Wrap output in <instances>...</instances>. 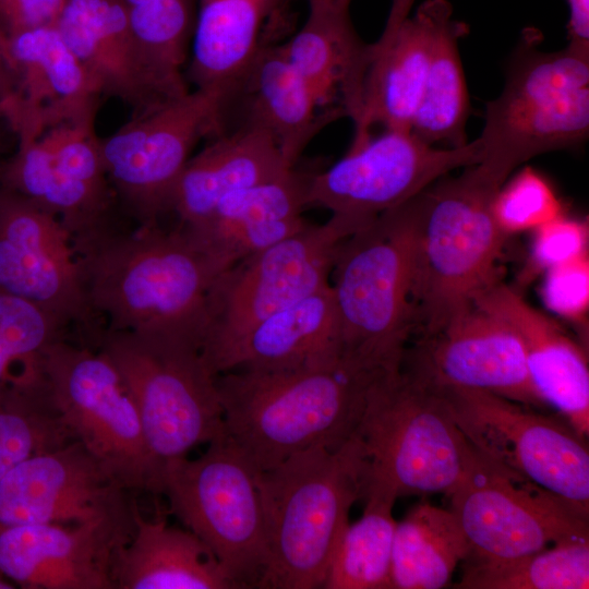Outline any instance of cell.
<instances>
[{"label":"cell","instance_id":"obj_22","mask_svg":"<svg viewBox=\"0 0 589 589\" xmlns=\"http://www.w3.org/2000/svg\"><path fill=\"white\" fill-rule=\"evenodd\" d=\"M129 538L97 524L0 528V573L24 589H115V555Z\"/></svg>","mask_w":589,"mask_h":589},{"label":"cell","instance_id":"obj_18","mask_svg":"<svg viewBox=\"0 0 589 589\" xmlns=\"http://www.w3.org/2000/svg\"><path fill=\"white\" fill-rule=\"evenodd\" d=\"M401 366L436 386L484 390L543 408L529 380L519 334L474 304L418 347L407 348Z\"/></svg>","mask_w":589,"mask_h":589},{"label":"cell","instance_id":"obj_42","mask_svg":"<svg viewBox=\"0 0 589 589\" xmlns=\"http://www.w3.org/2000/svg\"><path fill=\"white\" fill-rule=\"evenodd\" d=\"M64 0H0V31L5 36L53 25Z\"/></svg>","mask_w":589,"mask_h":589},{"label":"cell","instance_id":"obj_7","mask_svg":"<svg viewBox=\"0 0 589 589\" xmlns=\"http://www.w3.org/2000/svg\"><path fill=\"white\" fill-rule=\"evenodd\" d=\"M97 349L118 370L137 408L159 470L226 435L216 375L188 339L104 329Z\"/></svg>","mask_w":589,"mask_h":589},{"label":"cell","instance_id":"obj_31","mask_svg":"<svg viewBox=\"0 0 589 589\" xmlns=\"http://www.w3.org/2000/svg\"><path fill=\"white\" fill-rule=\"evenodd\" d=\"M0 187L56 216L72 241L113 225V196L94 192L62 173L39 139H21L0 161Z\"/></svg>","mask_w":589,"mask_h":589},{"label":"cell","instance_id":"obj_13","mask_svg":"<svg viewBox=\"0 0 589 589\" xmlns=\"http://www.w3.org/2000/svg\"><path fill=\"white\" fill-rule=\"evenodd\" d=\"M447 496L470 548L465 561L503 562L553 544L589 540L588 519L553 493L501 469L476 450Z\"/></svg>","mask_w":589,"mask_h":589},{"label":"cell","instance_id":"obj_45","mask_svg":"<svg viewBox=\"0 0 589 589\" xmlns=\"http://www.w3.org/2000/svg\"><path fill=\"white\" fill-rule=\"evenodd\" d=\"M309 4L315 3H326V4H338V3H350L351 0H306Z\"/></svg>","mask_w":589,"mask_h":589},{"label":"cell","instance_id":"obj_4","mask_svg":"<svg viewBox=\"0 0 589 589\" xmlns=\"http://www.w3.org/2000/svg\"><path fill=\"white\" fill-rule=\"evenodd\" d=\"M422 193L345 239L332 268L342 358L372 371L400 369L416 330Z\"/></svg>","mask_w":589,"mask_h":589},{"label":"cell","instance_id":"obj_38","mask_svg":"<svg viewBox=\"0 0 589 589\" xmlns=\"http://www.w3.org/2000/svg\"><path fill=\"white\" fill-rule=\"evenodd\" d=\"M68 328L41 308L0 289V385L43 374V356Z\"/></svg>","mask_w":589,"mask_h":589},{"label":"cell","instance_id":"obj_6","mask_svg":"<svg viewBox=\"0 0 589 589\" xmlns=\"http://www.w3.org/2000/svg\"><path fill=\"white\" fill-rule=\"evenodd\" d=\"M524 35L501 94L486 104L480 164L505 180L528 159L582 144L589 133V51L537 48Z\"/></svg>","mask_w":589,"mask_h":589},{"label":"cell","instance_id":"obj_1","mask_svg":"<svg viewBox=\"0 0 589 589\" xmlns=\"http://www.w3.org/2000/svg\"><path fill=\"white\" fill-rule=\"evenodd\" d=\"M89 309L105 329L164 334L202 346L206 300L226 269L177 226L115 224L74 239Z\"/></svg>","mask_w":589,"mask_h":589},{"label":"cell","instance_id":"obj_9","mask_svg":"<svg viewBox=\"0 0 589 589\" xmlns=\"http://www.w3.org/2000/svg\"><path fill=\"white\" fill-rule=\"evenodd\" d=\"M160 494L239 589L260 587L268 550L259 471L227 435L199 458L169 462Z\"/></svg>","mask_w":589,"mask_h":589},{"label":"cell","instance_id":"obj_27","mask_svg":"<svg viewBox=\"0 0 589 589\" xmlns=\"http://www.w3.org/2000/svg\"><path fill=\"white\" fill-rule=\"evenodd\" d=\"M349 5L309 4L302 27L280 45L320 106L356 124L362 111L371 44L364 43L354 29Z\"/></svg>","mask_w":589,"mask_h":589},{"label":"cell","instance_id":"obj_34","mask_svg":"<svg viewBox=\"0 0 589 589\" xmlns=\"http://www.w3.org/2000/svg\"><path fill=\"white\" fill-rule=\"evenodd\" d=\"M361 517L348 524L334 550L323 589H392V549L397 496L368 482Z\"/></svg>","mask_w":589,"mask_h":589},{"label":"cell","instance_id":"obj_19","mask_svg":"<svg viewBox=\"0 0 589 589\" xmlns=\"http://www.w3.org/2000/svg\"><path fill=\"white\" fill-rule=\"evenodd\" d=\"M5 58L11 92L0 117L19 140L95 121L103 96L55 25L7 36Z\"/></svg>","mask_w":589,"mask_h":589},{"label":"cell","instance_id":"obj_25","mask_svg":"<svg viewBox=\"0 0 589 589\" xmlns=\"http://www.w3.org/2000/svg\"><path fill=\"white\" fill-rule=\"evenodd\" d=\"M342 359L340 320L330 283L243 333L206 364L214 375L317 368Z\"/></svg>","mask_w":589,"mask_h":589},{"label":"cell","instance_id":"obj_20","mask_svg":"<svg viewBox=\"0 0 589 589\" xmlns=\"http://www.w3.org/2000/svg\"><path fill=\"white\" fill-rule=\"evenodd\" d=\"M339 118L320 106L280 44L263 43L245 72L219 97L214 135L240 127L260 129L294 167L318 131Z\"/></svg>","mask_w":589,"mask_h":589},{"label":"cell","instance_id":"obj_46","mask_svg":"<svg viewBox=\"0 0 589 589\" xmlns=\"http://www.w3.org/2000/svg\"><path fill=\"white\" fill-rule=\"evenodd\" d=\"M15 586L0 573V589H12Z\"/></svg>","mask_w":589,"mask_h":589},{"label":"cell","instance_id":"obj_32","mask_svg":"<svg viewBox=\"0 0 589 589\" xmlns=\"http://www.w3.org/2000/svg\"><path fill=\"white\" fill-rule=\"evenodd\" d=\"M468 33L466 23L453 17L448 0H437L431 59L411 132L429 145H466L469 97L458 41Z\"/></svg>","mask_w":589,"mask_h":589},{"label":"cell","instance_id":"obj_43","mask_svg":"<svg viewBox=\"0 0 589 589\" xmlns=\"http://www.w3.org/2000/svg\"><path fill=\"white\" fill-rule=\"evenodd\" d=\"M568 45L589 51V0H567Z\"/></svg>","mask_w":589,"mask_h":589},{"label":"cell","instance_id":"obj_23","mask_svg":"<svg viewBox=\"0 0 589 589\" xmlns=\"http://www.w3.org/2000/svg\"><path fill=\"white\" fill-rule=\"evenodd\" d=\"M53 25L101 96L129 105L132 116L177 98L154 73L121 0H64Z\"/></svg>","mask_w":589,"mask_h":589},{"label":"cell","instance_id":"obj_26","mask_svg":"<svg viewBox=\"0 0 589 589\" xmlns=\"http://www.w3.org/2000/svg\"><path fill=\"white\" fill-rule=\"evenodd\" d=\"M311 175L293 167L281 177L229 194L200 224L180 228L227 269L308 224L302 213L309 207Z\"/></svg>","mask_w":589,"mask_h":589},{"label":"cell","instance_id":"obj_35","mask_svg":"<svg viewBox=\"0 0 589 589\" xmlns=\"http://www.w3.org/2000/svg\"><path fill=\"white\" fill-rule=\"evenodd\" d=\"M456 588L461 589H588L589 540L553 544L514 560L465 561Z\"/></svg>","mask_w":589,"mask_h":589},{"label":"cell","instance_id":"obj_39","mask_svg":"<svg viewBox=\"0 0 589 589\" xmlns=\"http://www.w3.org/2000/svg\"><path fill=\"white\" fill-rule=\"evenodd\" d=\"M493 214L500 229L509 237L533 231L563 213L546 180L533 169L525 168L500 188L493 202Z\"/></svg>","mask_w":589,"mask_h":589},{"label":"cell","instance_id":"obj_47","mask_svg":"<svg viewBox=\"0 0 589 589\" xmlns=\"http://www.w3.org/2000/svg\"><path fill=\"white\" fill-rule=\"evenodd\" d=\"M1 118V117H0Z\"/></svg>","mask_w":589,"mask_h":589},{"label":"cell","instance_id":"obj_33","mask_svg":"<svg viewBox=\"0 0 589 589\" xmlns=\"http://www.w3.org/2000/svg\"><path fill=\"white\" fill-rule=\"evenodd\" d=\"M469 552L468 541L450 509L419 503L396 521L392 589L444 588Z\"/></svg>","mask_w":589,"mask_h":589},{"label":"cell","instance_id":"obj_11","mask_svg":"<svg viewBox=\"0 0 589 589\" xmlns=\"http://www.w3.org/2000/svg\"><path fill=\"white\" fill-rule=\"evenodd\" d=\"M43 371L71 437L130 492L159 494V470L137 408L109 358L99 349L64 338L47 348Z\"/></svg>","mask_w":589,"mask_h":589},{"label":"cell","instance_id":"obj_15","mask_svg":"<svg viewBox=\"0 0 589 589\" xmlns=\"http://www.w3.org/2000/svg\"><path fill=\"white\" fill-rule=\"evenodd\" d=\"M479 140L460 147L424 143L410 130H383L326 170L312 172L309 207L373 218L416 197L450 171L480 163Z\"/></svg>","mask_w":589,"mask_h":589},{"label":"cell","instance_id":"obj_3","mask_svg":"<svg viewBox=\"0 0 589 589\" xmlns=\"http://www.w3.org/2000/svg\"><path fill=\"white\" fill-rule=\"evenodd\" d=\"M369 460L354 433L259 471L268 562L260 589L323 588L352 505L364 497Z\"/></svg>","mask_w":589,"mask_h":589},{"label":"cell","instance_id":"obj_41","mask_svg":"<svg viewBox=\"0 0 589 589\" xmlns=\"http://www.w3.org/2000/svg\"><path fill=\"white\" fill-rule=\"evenodd\" d=\"M543 274L541 297L545 306L585 328L589 309V253Z\"/></svg>","mask_w":589,"mask_h":589},{"label":"cell","instance_id":"obj_8","mask_svg":"<svg viewBox=\"0 0 589 589\" xmlns=\"http://www.w3.org/2000/svg\"><path fill=\"white\" fill-rule=\"evenodd\" d=\"M356 433L369 460L368 482L397 498L448 495L474 454L441 390L402 366L373 383Z\"/></svg>","mask_w":589,"mask_h":589},{"label":"cell","instance_id":"obj_24","mask_svg":"<svg viewBox=\"0 0 589 589\" xmlns=\"http://www.w3.org/2000/svg\"><path fill=\"white\" fill-rule=\"evenodd\" d=\"M472 304L509 323L519 334L533 392L580 436L589 435V368L585 346L575 341L522 294L497 279Z\"/></svg>","mask_w":589,"mask_h":589},{"label":"cell","instance_id":"obj_37","mask_svg":"<svg viewBox=\"0 0 589 589\" xmlns=\"http://www.w3.org/2000/svg\"><path fill=\"white\" fill-rule=\"evenodd\" d=\"M134 36L159 81L184 85L182 68L196 20L194 0H121Z\"/></svg>","mask_w":589,"mask_h":589},{"label":"cell","instance_id":"obj_29","mask_svg":"<svg viewBox=\"0 0 589 589\" xmlns=\"http://www.w3.org/2000/svg\"><path fill=\"white\" fill-rule=\"evenodd\" d=\"M115 589H239L193 532L147 520L134 508L129 540L113 560Z\"/></svg>","mask_w":589,"mask_h":589},{"label":"cell","instance_id":"obj_44","mask_svg":"<svg viewBox=\"0 0 589 589\" xmlns=\"http://www.w3.org/2000/svg\"><path fill=\"white\" fill-rule=\"evenodd\" d=\"M7 36L0 31V104L4 101L11 92V76L5 58Z\"/></svg>","mask_w":589,"mask_h":589},{"label":"cell","instance_id":"obj_5","mask_svg":"<svg viewBox=\"0 0 589 589\" xmlns=\"http://www.w3.org/2000/svg\"><path fill=\"white\" fill-rule=\"evenodd\" d=\"M504 182L478 163L423 191L414 306L416 329L424 337L500 279L497 261L508 237L496 224L493 202Z\"/></svg>","mask_w":589,"mask_h":589},{"label":"cell","instance_id":"obj_10","mask_svg":"<svg viewBox=\"0 0 589 589\" xmlns=\"http://www.w3.org/2000/svg\"><path fill=\"white\" fill-rule=\"evenodd\" d=\"M373 218L332 214L327 221L308 223L287 239L225 269L207 294L201 346L204 360L254 325L328 285L340 244Z\"/></svg>","mask_w":589,"mask_h":589},{"label":"cell","instance_id":"obj_28","mask_svg":"<svg viewBox=\"0 0 589 589\" xmlns=\"http://www.w3.org/2000/svg\"><path fill=\"white\" fill-rule=\"evenodd\" d=\"M292 168L264 131L240 127L220 132L188 160L173 188L169 214L178 217L179 227H194L229 194Z\"/></svg>","mask_w":589,"mask_h":589},{"label":"cell","instance_id":"obj_40","mask_svg":"<svg viewBox=\"0 0 589 589\" xmlns=\"http://www.w3.org/2000/svg\"><path fill=\"white\" fill-rule=\"evenodd\" d=\"M533 240L521 281L588 253V224L563 214L533 230Z\"/></svg>","mask_w":589,"mask_h":589},{"label":"cell","instance_id":"obj_36","mask_svg":"<svg viewBox=\"0 0 589 589\" xmlns=\"http://www.w3.org/2000/svg\"><path fill=\"white\" fill-rule=\"evenodd\" d=\"M72 440L53 406L45 375L0 385V479L24 459Z\"/></svg>","mask_w":589,"mask_h":589},{"label":"cell","instance_id":"obj_12","mask_svg":"<svg viewBox=\"0 0 589 589\" xmlns=\"http://www.w3.org/2000/svg\"><path fill=\"white\" fill-rule=\"evenodd\" d=\"M436 387L479 455L553 493L589 519L587 438L562 418L505 397L478 389Z\"/></svg>","mask_w":589,"mask_h":589},{"label":"cell","instance_id":"obj_16","mask_svg":"<svg viewBox=\"0 0 589 589\" xmlns=\"http://www.w3.org/2000/svg\"><path fill=\"white\" fill-rule=\"evenodd\" d=\"M79 442L33 455L0 479V528L97 524L128 537L135 503Z\"/></svg>","mask_w":589,"mask_h":589},{"label":"cell","instance_id":"obj_2","mask_svg":"<svg viewBox=\"0 0 589 589\" xmlns=\"http://www.w3.org/2000/svg\"><path fill=\"white\" fill-rule=\"evenodd\" d=\"M388 372L346 359L317 368L216 376L227 437L257 471L299 452L337 448L357 431L373 383Z\"/></svg>","mask_w":589,"mask_h":589},{"label":"cell","instance_id":"obj_17","mask_svg":"<svg viewBox=\"0 0 589 589\" xmlns=\"http://www.w3.org/2000/svg\"><path fill=\"white\" fill-rule=\"evenodd\" d=\"M0 289L26 300L96 345L104 325L84 293L72 238L53 215L0 187Z\"/></svg>","mask_w":589,"mask_h":589},{"label":"cell","instance_id":"obj_30","mask_svg":"<svg viewBox=\"0 0 589 589\" xmlns=\"http://www.w3.org/2000/svg\"><path fill=\"white\" fill-rule=\"evenodd\" d=\"M284 0H200L185 80L223 96L245 72Z\"/></svg>","mask_w":589,"mask_h":589},{"label":"cell","instance_id":"obj_14","mask_svg":"<svg viewBox=\"0 0 589 589\" xmlns=\"http://www.w3.org/2000/svg\"><path fill=\"white\" fill-rule=\"evenodd\" d=\"M219 95L202 89L163 103L100 139L106 175L137 225L160 223L196 143L212 137Z\"/></svg>","mask_w":589,"mask_h":589},{"label":"cell","instance_id":"obj_21","mask_svg":"<svg viewBox=\"0 0 589 589\" xmlns=\"http://www.w3.org/2000/svg\"><path fill=\"white\" fill-rule=\"evenodd\" d=\"M392 0L382 36L371 44L362 111L349 149L363 145L374 127L411 130L431 59L437 0Z\"/></svg>","mask_w":589,"mask_h":589}]
</instances>
